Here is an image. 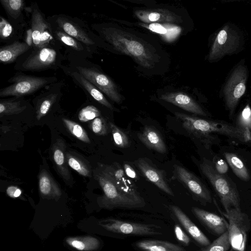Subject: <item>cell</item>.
<instances>
[{
    "instance_id": "f1b7e54d",
    "label": "cell",
    "mask_w": 251,
    "mask_h": 251,
    "mask_svg": "<svg viewBox=\"0 0 251 251\" xmlns=\"http://www.w3.org/2000/svg\"><path fill=\"white\" fill-rule=\"evenodd\" d=\"M141 25L151 31L159 34L166 41H169L174 40L181 31L179 27L171 24L152 23L148 25L143 24Z\"/></svg>"
},
{
    "instance_id": "ffe728a7",
    "label": "cell",
    "mask_w": 251,
    "mask_h": 251,
    "mask_svg": "<svg viewBox=\"0 0 251 251\" xmlns=\"http://www.w3.org/2000/svg\"><path fill=\"white\" fill-rule=\"evenodd\" d=\"M170 207L185 230L198 244L206 247L211 243L208 238L179 207L176 205H171Z\"/></svg>"
},
{
    "instance_id": "d4e9b609",
    "label": "cell",
    "mask_w": 251,
    "mask_h": 251,
    "mask_svg": "<svg viewBox=\"0 0 251 251\" xmlns=\"http://www.w3.org/2000/svg\"><path fill=\"white\" fill-rule=\"evenodd\" d=\"M32 48L25 42L15 41L10 44L1 47L0 49V61L3 64L14 62L21 55L28 51Z\"/></svg>"
},
{
    "instance_id": "8992f818",
    "label": "cell",
    "mask_w": 251,
    "mask_h": 251,
    "mask_svg": "<svg viewBox=\"0 0 251 251\" xmlns=\"http://www.w3.org/2000/svg\"><path fill=\"white\" fill-rule=\"evenodd\" d=\"M56 81L54 76H35L18 73L8 80L12 84L0 90V97L20 98L27 96Z\"/></svg>"
},
{
    "instance_id": "d6a6232c",
    "label": "cell",
    "mask_w": 251,
    "mask_h": 251,
    "mask_svg": "<svg viewBox=\"0 0 251 251\" xmlns=\"http://www.w3.org/2000/svg\"><path fill=\"white\" fill-rule=\"evenodd\" d=\"M0 2L8 17L14 21L19 19L25 8L23 0H0Z\"/></svg>"
},
{
    "instance_id": "8fae6325",
    "label": "cell",
    "mask_w": 251,
    "mask_h": 251,
    "mask_svg": "<svg viewBox=\"0 0 251 251\" xmlns=\"http://www.w3.org/2000/svg\"><path fill=\"white\" fill-rule=\"evenodd\" d=\"M75 70L93 84L112 100L120 103L122 97L113 80L106 75L93 67L75 65Z\"/></svg>"
},
{
    "instance_id": "f35d334b",
    "label": "cell",
    "mask_w": 251,
    "mask_h": 251,
    "mask_svg": "<svg viewBox=\"0 0 251 251\" xmlns=\"http://www.w3.org/2000/svg\"><path fill=\"white\" fill-rule=\"evenodd\" d=\"M237 127L249 131L251 129V108L249 105L245 106L239 115Z\"/></svg>"
},
{
    "instance_id": "277c9868",
    "label": "cell",
    "mask_w": 251,
    "mask_h": 251,
    "mask_svg": "<svg viewBox=\"0 0 251 251\" xmlns=\"http://www.w3.org/2000/svg\"><path fill=\"white\" fill-rule=\"evenodd\" d=\"M100 168L96 171L94 176L103 192V195L99 199L100 206L111 209L116 208H135L144 206L123 193L101 165Z\"/></svg>"
},
{
    "instance_id": "2e32d148",
    "label": "cell",
    "mask_w": 251,
    "mask_h": 251,
    "mask_svg": "<svg viewBox=\"0 0 251 251\" xmlns=\"http://www.w3.org/2000/svg\"><path fill=\"white\" fill-rule=\"evenodd\" d=\"M175 169L178 178L194 194L206 202H211L209 191L198 177L180 166L175 165Z\"/></svg>"
},
{
    "instance_id": "ac0fdd59",
    "label": "cell",
    "mask_w": 251,
    "mask_h": 251,
    "mask_svg": "<svg viewBox=\"0 0 251 251\" xmlns=\"http://www.w3.org/2000/svg\"><path fill=\"white\" fill-rule=\"evenodd\" d=\"M160 99L170 102L189 112L206 116L201 106L191 97L181 92L166 93L160 96Z\"/></svg>"
},
{
    "instance_id": "7bdbcfd3",
    "label": "cell",
    "mask_w": 251,
    "mask_h": 251,
    "mask_svg": "<svg viewBox=\"0 0 251 251\" xmlns=\"http://www.w3.org/2000/svg\"><path fill=\"white\" fill-rule=\"evenodd\" d=\"M6 192L7 195L12 198H17L20 197L22 191L19 188L15 186H10L6 189Z\"/></svg>"
},
{
    "instance_id": "9a60e30c",
    "label": "cell",
    "mask_w": 251,
    "mask_h": 251,
    "mask_svg": "<svg viewBox=\"0 0 251 251\" xmlns=\"http://www.w3.org/2000/svg\"><path fill=\"white\" fill-rule=\"evenodd\" d=\"M112 177L117 187L125 195L145 205L144 199L140 196L131 182L127 179L125 171L120 167L101 165Z\"/></svg>"
},
{
    "instance_id": "8d00e7d4",
    "label": "cell",
    "mask_w": 251,
    "mask_h": 251,
    "mask_svg": "<svg viewBox=\"0 0 251 251\" xmlns=\"http://www.w3.org/2000/svg\"><path fill=\"white\" fill-rule=\"evenodd\" d=\"M109 125L115 144L119 148H127L129 144L127 135L113 123L109 122Z\"/></svg>"
},
{
    "instance_id": "1f68e13d",
    "label": "cell",
    "mask_w": 251,
    "mask_h": 251,
    "mask_svg": "<svg viewBox=\"0 0 251 251\" xmlns=\"http://www.w3.org/2000/svg\"><path fill=\"white\" fill-rule=\"evenodd\" d=\"M224 156L236 176L244 181L250 179L248 171L242 160L235 154L225 152Z\"/></svg>"
},
{
    "instance_id": "30bf717a",
    "label": "cell",
    "mask_w": 251,
    "mask_h": 251,
    "mask_svg": "<svg viewBox=\"0 0 251 251\" xmlns=\"http://www.w3.org/2000/svg\"><path fill=\"white\" fill-rule=\"evenodd\" d=\"M99 225L107 230L121 234L154 236L161 235L158 230L161 227L151 224L123 221L113 218H107L99 222Z\"/></svg>"
},
{
    "instance_id": "7a4b0ae2",
    "label": "cell",
    "mask_w": 251,
    "mask_h": 251,
    "mask_svg": "<svg viewBox=\"0 0 251 251\" xmlns=\"http://www.w3.org/2000/svg\"><path fill=\"white\" fill-rule=\"evenodd\" d=\"M175 115L190 134L200 139H208L210 134L217 133L242 142L251 140L249 131L224 122L206 120L179 112H176Z\"/></svg>"
},
{
    "instance_id": "f6af8a7d",
    "label": "cell",
    "mask_w": 251,
    "mask_h": 251,
    "mask_svg": "<svg viewBox=\"0 0 251 251\" xmlns=\"http://www.w3.org/2000/svg\"><path fill=\"white\" fill-rule=\"evenodd\" d=\"M124 168L125 173L128 177L135 179L137 178V174L135 170L132 168L131 166L128 164H124Z\"/></svg>"
},
{
    "instance_id": "7c38bea8",
    "label": "cell",
    "mask_w": 251,
    "mask_h": 251,
    "mask_svg": "<svg viewBox=\"0 0 251 251\" xmlns=\"http://www.w3.org/2000/svg\"><path fill=\"white\" fill-rule=\"evenodd\" d=\"M48 21L52 26L60 29L74 37L92 51L96 42L76 20L64 15H54Z\"/></svg>"
},
{
    "instance_id": "f546056e",
    "label": "cell",
    "mask_w": 251,
    "mask_h": 251,
    "mask_svg": "<svg viewBox=\"0 0 251 251\" xmlns=\"http://www.w3.org/2000/svg\"><path fill=\"white\" fill-rule=\"evenodd\" d=\"M66 243L71 247L80 251H92L100 246L99 240L91 236L68 237Z\"/></svg>"
},
{
    "instance_id": "6da1fadb",
    "label": "cell",
    "mask_w": 251,
    "mask_h": 251,
    "mask_svg": "<svg viewBox=\"0 0 251 251\" xmlns=\"http://www.w3.org/2000/svg\"><path fill=\"white\" fill-rule=\"evenodd\" d=\"M93 28L115 50L130 56L142 67L152 69L159 62L155 49L136 36L116 27L94 25Z\"/></svg>"
},
{
    "instance_id": "ee69618b",
    "label": "cell",
    "mask_w": 251,
    "mask_h": 251,
    "mask_svg": "<svg viewBox=\"0 0 251 251\" xmlns=\"http://www.w3.org/2000/svg\"><path fill=\"white\" fill-rule=\"evenodd\" d=\"M215 169L220 174L224 175L228 170V166L224 160L220 159L215 162Z\"/></svg>"
},
{
    "instance_id": "d6986e66",
    "label": "cell",
    "mask_w": 251,
    "mask_h": 251,
    "mask_svg": "<svg viewBox=\"0 0 251 251\" xmlns=\"http://www.w3.org/2000/svg\"><path fill=\"white\" fill-rule=\"evenodd\" d=\"M195 217L214 233L221 235L227 230V223L217 215L196 207L191 208Z\"/></svg>"
},
{
    "instance_id": "bcb514c9",
    "label": "cell",
    "mask_w": 251,
    "mask_h": 251,
    "mask_svg": "<svg viewBox=\"0 0 251 251\" xmlns=\"http://www.w3.org/2000/svg\"><path fill=\"white\" fill-rule=\"evenodd\" d=\"M25 42L30 47L33 46V39L32 36V31L31 28L26 30L25 32Z\"/></svg>"
},
{
    "instance_id": "cb8c5ba5",
    "label": "cell",
    "mask_w": 251,
    "mask_h": 251,
    "mask_svg": "<svg viewBox=\"0 0 251 251\" xmlns=\"http://www.w3.org/2000/svg\"><path fill=\"white\" fill-rule=\"evenodd\" d=\"M139 140L148 148L164 153L167 148L159 132L151 126H146L141 133L137 134Z\"/></svg>"
},
{
    "instance_id": "4316f807",
    "label": "cell",
    "mask_w": 251,
    "mask_h": 251,
    "mask_svg": "<svg viewBox=\"0 0 251 251\" xmlns=\"http://www.w3.org/2000/svg\"><path fill=\"white\" fill-rule=\"evenodd\" d=\"M52 28L54 37L59 43L70 49L71 50L78 52L79 54L86 56L91 55L92 51L84 44L64 31L53 26Z\"/></svg>"
},
{
    "instance_id": "52a82bcc",
    "label": "cell",
    "mask_w": 251,
    "mask_h": 251,
    "mask_svg": "<svg viewBox=\"0 0 251 251\" xmlns=\"http://www.w3.org/2000/svg\"><path fill=\"white\" fill-rule=\"evenodd\" d=\"M221 213L228 221L227 228L232 249L235 251H245L247 235L251 229L248 216L240 208H231Z\"/></svg>"
},
{
    "instance_id": "7402d4cb",
    "label": "cell",
    "mask_w": 251,
    "mask_h": 251,
    "mask_svg": "<svg viewBox=\"0 0 251 251\" xmlns=\"http://www.w3.org/2000/svg\"><path fill=\"white\" fill-rule=\"evenodd\" d=\"M64 70L97 101L111 110H116L113 105L107 100L102 93L81 75L75 70L68 69L66 67Z\"/></svg>"
},
{
    "instance_id": "ab89813d",
    "label": "cell",
    "mask_w": 251,
    "mask_h": 251,
    "mask_svg": "<svg viewBox=\"0 0 251 251\" xmlns=\"http://www.w3.org/2000/svg\"><path fill=\"white\" fill-rule=\"evenodd\" d=\"M91 128L98 135H105L107 133V126L105 120L101 117L94 119L91 124Z\"/></svg>"
},
{
    "instance_id": "603a6c76",
    "label": "cell",
    "mask_w": 251,
    "mask_h": 251,
    "mask_svg": "<svg viewBox=\"0 0 251 251\" xmlns=\"http://www.w3.org/2000/svg\"><path fill=\"white\" fill-rule=\"evenodd\" d=\"M38 184L40 194L43 199L57 200L62 195L58 184L45 169L39 173Z\"/></svg>"
},
{
    "instance_id": "e575fe53",
    "label": "cell",
    "mask_w": 251,
    "mask_h": 251,
    "mask_svg": "<svg viewBox=\"0 0 251 251\" xmlns=\"http://www.w3.org/2000/svg\"><path fill=\"white\" fill-rule=\"evenodd\" d=\"M62 120L68 131L75 138L82 142L86 143H90V140L87 132L80 125L64 118H62Z\"/></svg>"
},
{
    "instance_id": "b9f144b4",
    "label": "cell",
    "mask_w": 251,
    "mask_h": 251,
    "mask_svg": "<svg viewBox=\"0 0 251 251\" xmlns=\"http://www.w3.org/2000/svg\"><path fill=\"white\" fill-rule=\"evenodd\" d=\"M175 233L179 241L185 245H188L190 244V239L178 225H176L175 226Z\"/></svg>"
},
{
    "instance_id": "44dd1931",
    "label": "cell",
    "mask_w": 251,
    "mask_h": 251,
    "mask_svg": "<svg viewBox=\"0 0 251 251\" xmlns=\"http://www.w3.org/2000/svg\"><path fill=\"white\" fill-rule=\"evenodd\" d=\"M135 165L149 181L167 194L174 196L161 172L153 168L143 158L135 161Z\"/></svg>"
},
{
    "instance_id": "9c48e42d",
    "label": "cell",
    "mask_w": 251,
    "mask_h": 251,
    "mask_svg": "<svg viewBox=\"0 0 251 251\" xmlns=\"http://www.w3.org/2000/svg\"><path fill=\"white\" fill-rule=\"evenodd\" d=\"M247 77V71L245 67L238 66L234 69L225 85L224 95L230 115L233 114L240 99L245 92Z\"/></svg>"
},
{
    "instance_id": "836d02e7",
    "label": "cell",
    "mask_w": 251,
    "mask_h": 251,
    "mask_svg": "<svg viewBox=\"0 0 251 251\" xmlns=\"http://www.w3.org/2000/svg\"><path fill=\"white\" fill-rule=\"evenodd\" d=\"M26 108L25 105L16 99L1 100L0 102V117L17 114L22 112Z\"/></svg>"
},
{
    "instance_id": "3957f363",
    "label": "cell",
    "mask_w": 251,
    "mask_h": 251,
    "mask_svg": "<svg viewBox=\"0 0 251 251\" xmlns=\"http://www.w3.org/2000/svg\"><path fill=\"white\" fill-rule=\"evenodd\" d=\"M200 168L219 197L225 211L233 208L240 209V198L234 182L218 173L209 160H203Z\"/></svg>"
},
{
    "instance_id": "4fadbf2b",
    "label": "cell",
    "mask_w": 251,
    "mask_h": 251,
    "mask_svg": "<svg viewBox=\"0 0 251 251\" xmlns=\"http://www.w3.org/2000/svg\"><path fill=\"white\" fill-rule=\"evenodd\" d=\"M239 39L237 32L228 25L225 26L217 35L209 54V60H216L232 53L238 48Z\"/></svg>"
},
{
    "instance_id": "5bb4252c",
    "label": "cell",
    "mask_w": 251,
    "mask_h": 251,
    "mask_svg": "<svg viewBox=\"0 0 251 251\" xmlns=\"http://www.w3.org/2000/svg\"><path fill=\"white\" fill-rule=\"evenodd\" d=\"M136 17L145 24L166 23L179 24L182 22V18L168 9L157 8L146 10H138L134 12Z\"/></svg>"
},
{
    "instance_id": "4dcf8cb0",
    "label": "cell",
    "mask_w": 251,
    "mask_h": 251,
    "mask_svg": "<svg viewBox=\"0 0 251 251\" xmlns=\"http://www.w3.org/2000/svg\"><path fill=\"white\" fill-rule=\"evenodd\" d=\"M66 159L68 165L79 174L85 177L92 176L91 167L89 163L75 153L67 152Z\"/></svg>"
},
{
    "instance_id": "ba28073f",
    "label": "cell",
    "mask_w": 251,
    "mask_h": 251,
    "mask_svg": "<svg viewBox=\"0 0 251 251\" xmlns=\"http://www.w3.org/2000/svg\"><path fill=\"white\" fill-rule=\"evenodd\" d=\"M31 13V29L32 31L33 46L38 48L55 44L51 25L39 8L36 2L29 7Z\"/></svg>"
},
{
    "instance_id": "60d3db41",
    "label": "cell",
    "mask_w": 251,
    "mask_h": 251,
    "mask_svg": "<svg viewBox=\"0 0 251 251\" xmlns=\"http://www.w3.org/2000/svg\"><path fill=\"white\" fill-rule=\"evenodd\" d=\"M0 18V38L1 40L5 41L13 34V27L4 17L1 16Z\"/></svg>"
},
{
    "instance_id": "484cf974",
    "label": "cell",
    "mask_w": 251,
    "mask_h": 251,
    "mask_svg": "<svg viewBox=\"0 0 251 251\" xmlns=\"http://www.w3.org/2000/svg\"><path fill=\"white\" fill-rule=\"evenodd\" d=\"M58 84L51 85L49 90L45 92L38 100L36 107V118L40 120L46 116L56 101L60 92Z\"/></svg>"
},
{
    "instance_id": "d590c367",
    "label": "cell",
    "mask_w": 251,
    "mask_h": 251,
    "mask_svg": "<svg viewBox=\"0 0 251 251\" xmlns=\"http://www.w3.org/2000/svg\"><path fill=\"white\" fill-rule=\"evenodd\" d=\"M230 247L228 232L227 230L209 245L197 251H227Z\"/></svg>"
},
{
    "instance_id": "5b68a950",
    "label": "cell",
    "mask_w": 251,
    "mask_h": 251,
    "mask_svg": "<svg viewBox=\"0 0 251 251\" xmlns=\"http://www.w3.org/2000/svg\"><path fill=\"white\" fill-rule=\"evenodd\" d=\"M29 54L17 63L15 69L22 71H41L59 67L63 60L59 47L55 44L31 48Z\"/></svg>"
},
{
    "instance_id": "74e56055",
    "label": "cell",
    "mask_w": 251,
    "mask_h": 251,
    "mask_svg": "<svg viewBox=\"0 0 251 251\" xmlns=\"http://www.w3.org/2000/svg\"><path fill=\"white\" fill-rule=\"evenodd\" d=\"M100 112L93 105H88L82 108L79 112L78 118L81 122H86L100 117Z\"/></svg>"
},
{
    "instance_id": "e0dca14e",
    "label": "cell",
    "mask_w": 251,
    "mask_h": 251,
    "mask_svg": "<svg viewBox=\"0 0 251 251\" xmlns=\"http://www.w3.org/2000/svg\"><path fill=\"white\" fill-rule=\"evenodd\" d=\"M66 146L61 139H57L51 148V157L58 173L64 180L69 184L73 182L71 174L68 167L66 159Z\"/></svg>"
},
{
    "instance_id": "83f0119b",
    "label": "cell",
    "mask_w": 251,
    "mask_h": 251,
    "mask_svg": "<svg viewBox=\"0 0 251 251\" xmlns=\"http://www.w3.org/2000/svg\"><path fill=\"white\" fill-rule=\"evenodd\" d=\"M142 251H186L183 248L167 241L157 240H144L135 243Z\"/></svg>"
}]
</instances>
